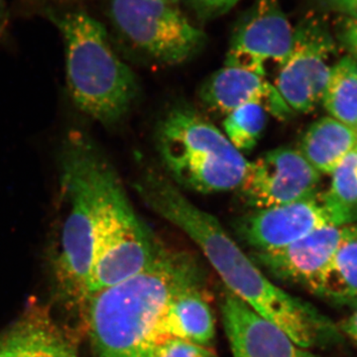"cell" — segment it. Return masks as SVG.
Here are the masks:
<instances>
[{"mask_svg":"<svg viewBox=\"0 0 357 357\" xmlns=\"http://www.w3.org/2000/svg\"><path fill=\"white\" fill-rule=\"evenodd\" d=\"M201 278L198 272L173 294L162 319L160 337L210 347L215 335V321Z\"/></svg>","mask_w":357,"mask_h":357,"instance_id":"16","label":"cell"},{"mask_svg":"<svg viewBox=\"0 0 357 357\" xmlns=\"http://www.w3.org/2000/svg\"><path fill=\"white\" fill-rule=\"evenodd\" d=\"M151 357H215L210 347L175 337L160 338Z\"/></svg>","mask_w":357,"mask_h":357,"instance_id":"22","label":"cell"},{"mask_svg":"<svg viewBox=\"0 0 357 357\" xmlns=\"http://www.w3.org/2000/svg\"><path fill=\"white\" fill-rule=\"evenodd\" d=\"M319 13H335L340 18L356 21L357 0H312Z\"/></svg>","mask_w":357,"mask_h":357,"instance_id":"24","label":"cell"},{"mask_svg":"<svg viewBox=\"0 0 357 357\" xmlns=\"http://www.w3.org/2000/svg\"><path fill=\"white\" fill-rule=\"evenodd\" d=\"M356 146V131L328 116L321 117L307 128L299 151L318 172L328 174Z\"/></svg>","mask_w":357,"mask_h":357,"instance_id":"17","label":"cell"},{"mask_svg":"<svg viewBox=\"0 0 357 357\" xmlns=\"http://www.w3.org/2000/svg\"><path fill=\"white\" fill-rule=\"evenodd\" d=\"M202 102L215 112L229 114L249 103L261 105L267 114L286 121L294 112L274 84L255 73L225 67L211 74L199 89Z\"/></svg>","mask_w":357,"mask_h":357,"instance_id":"14","label":"cell"},{"mask_svg":"<svg viewBox=\"0 0 357 357\" xmlns=\"http://www.w3.org/2000/svg\"><path fill=\"white\" fill-rule=\"evenodd\" d=\"M0 357H79L76 338L48 310L33 306L0 333Z\"/></svg>","mask_w":357,"mask_h":357,"instance_id":"15","label":"cell"},{"mask_svg":"<svg viewBox=\"0 0 357 357\" xmlns=\"http://www.w3.org/2000/svg\"><path fill=\"white\" fill-rule=\"evenodd\" d=\"M199 270L191 256L160 243L144 271L93 294L82 314L93 357H151L169 301Z\"/></svg>","mask_w":357,"mask_h":357,"instance_id":"2","label":"cell"},{"mask_svg":"<svg viewBox=\"0 0 357 357\" xmlns=\"http://www.w3.org/2000/svg\"><path fill=\"white\" fill-rule=\"evenodd\" d=\"M338 38L349 48L352 57L357 60V22L340 18V27H338Z\"/></svg>","mask_w":357,"mask_h":357,"instance_id":"25","label":"cell"},{"mask_svg":"<svg viewBox=\"0 0 357 357\" xmlns=\"http://www.w3.org/2000/svg\"><path fill=\"white\" fill-rule=\"evenodd\" d=\"M335 50L333 33L319 14H307L294 27L292 49L273 83L294 114H309L323 100Z\"/></svg>","mask_w":357,"mask_h":357,"instance_id":"8","label":"cell"},{"mask_svg":"<svg viewBox=\"0 0 357 357\" xmlns=\"http://www.w3.org/2000/svg\"><path fill=\"white\" fill-rule=\"evenodd\" d=\"M328 192L319 197L335 227L357 223V146L333 171Z\"/></svg>","mask_w":357,"mask_h":357,"instance_id":"18","label":"cell"},{"mask_svg":"<svg viewBox=\"0 0 357 357\" xmlns=\"http://www.w3.org/2000/svg\"><path fill=\"white\" fill-rule=\"evenodd\" d=\"M357 238V223L321 227L286 248L251 252L253 261L279 280L319 295L321 282L338 249Z\"/></svg>","mask_w":357,"mask_h":357,"instance_id":"11","label":"cell"},{"mask_svg":"<svg viewBox=\"0 0 357 357\" xmlns=\"http://www.w3.org/2000/svg\"><path fill=\"white\" fill-rule=\"evenodd\" d=\"M319 182L321 173L299 150L279 147L249 162L238 189L246 204L260 210L317 198Z\"/></svg>","mask_w":357,"mask_h":357,"instance_id":"10","label":"cell"},{"mask_svg":"<svg viewBox=\"0 0 357 357\" xmlns=\"http://www.w3.org/2000/svg\"><path fill=\"white\" fill-rule=\"evenodd\" d=\"M321 102L331 117L357 133L356 59L347 56L333 66Z\"/></svg>","mask_w":357,"mask_h":357,"instance_id":"19","label":"cell"},{"mask_svg":"<svg viewBox=\"0 0 357 357\" xmlns=\"http://www.w3.org/2000/svg\"><path fill=\"white\" fill-rule=\"evenodd\" d=\"M319 296L340 305H357V238L344 244L333 257Z\"/></svg>","mask_w":357,"mask_h":357,"instance_id":"20","label":"cell"},{"mask_svg":"<svg viewBox=\"0 0 357 357\" xmlns=\"http://www.w3.org/2000/svg\"><path fill=\"white\" fill-rule=\"evenodd\" d=\"M156 146L176 185L201 194L238 189L249 162L222 132L196 110L178 107L156 128Z\"/></svg>","mask_w":357,"mask_h":357,"instance_id":"5","label":"cell"},{"mask_svg":"<svg viewBox=\"0 0 357 357\" xmlns=\"http://www.w3.org/2000/svg\"><path fill=\"white\" fill-rule=\"evenodd\" d=\"M293 36L280 0H255L234 26L225 66L268 79L287 60Z\"/></svg>","mask_w":357,"mask_h":357,"instance_id":"9","label":"cell"},{"mask_svg":"<svg viewBox=\"0 0 357 357\" xmlns=\"http://www.w3.org/2000/svg\"><path fill=\"white\" fill-rule=\"evenodd\" d=\"M47 15L62 33L66 77L73 102L105 126L119 123L138 95L133 70L117 56L102 23L84 11Z\"/></svg>","mask_w":357,"mask_h":357,"instance_id":"4","label":"cell"},{"mask_svg":"<svg viewBox=\"0 0 357 357\" xmlns=\"http://www.w3.org/2000/svg\"><path fill=\"white\" fill-rule=\"evenodd\" d=\"M7 22H8V15H7L6 0H0V36L6 32Z\"/></svg>","mask_w":357,"mask_h":357,"instance_id":"27","label":"cell"},{"mask_svg":"<svg viewBox=\"0 0 357 357\" xmlns=\"http://www.w3.org/2000/svg\"><path fill=\"white\" fill-rule=\"evenodd\" d=\"M220 305L232 357H318L227 289Z\"/></svg>","mask_w":357,"mask_h":357,"instance_id":"13","label":"cell"},{"mask_svg":"<svg viewBox=\"0 0 357 357\" xmlns=\"http://www.w3.org/2000/svg\"><path fill=\"white\" fill-rule=\"evenodd\" d=\"M103 152L86 131L66 134L59 153L56 283L65 305L83 314L89 298L100 223L98 168Z\"/></svg>","mask_w":357,"mask_h":357,"instance_id":"3","label":"cell"},{"mask_svg":"<svg viewBox=\"0 0 357 357\" xmlns=\"http://www.w3.org/2000/svg\"><path fill=\"white\" fill-rule=\"evenodd\" d=\"M328 225L332 222L317 197L255 210L239 218L234 229L252 252H266L286 248Z\"/></svg>","mask_w":357,"mask_h":357,"instance_id":"12","label":"cell"},{"mask_svg":"<svg viewBox=\"0 0 357 357\" xmlns=\"http://www.w3.org/2000/svg\"><path fill=\"white\" fill-rule=\"evenodd\" d=\"M266 126V110L261 105L249 103L227 114L223 130L229 142L243 154L255 149Z\"/></svg>","mask_w":357,"mask_h":357,"instance_id":"21","label":"cell"},{"mask_svg":"<svg viewBox=\"0 0 357 357\" xmlns=\"http://www.w3.org/2000/svg\"><path fill=\"white\" fill-rule=\"evenodd\" d=\"M107 13L126 43L160 64H182L206 42L203 30L165 0H109Z\"/></svg>","mask_w":357,"mask_h":357,"instance_id":"7","label":"cell"},{"mask_svg":"<svg viewBox=\"0 0 357 357\" xmlns=\"http://www.w3.org/2000/svg\"><path fill=\"white\" fill-rule=\"evenodd\" d=\"M241 0H188V6L199 22L222 17L236 6Z\"/></svg>","mask_w":357,"mask_h":357,"instance_id":"23","label":"cell"},{"mask_svg":"<svg viewBox=\"0 0 357 357\" xmlns=\"http://www.w3.org/2000/svg\"><path fill=\"white\" fill-rule=\"evenodd\" d=\"M135 188L147 206L197 244L229 292L300 347L310 349L326 342L331 325L325 317L270 280L218 218L189 201L166 175L149 169Z\"/></svg>","mask_w":357,"mask_h":357,"instance_id":"1","label":"cell"},{"mask_svg":"<svg viewBox=\"0 0 357 357\" xmlns=\"http://www.w3.org/2000/svg\"><path fill=\"white\" fill-rule=\"evenodd\" d=\"M351 317L344 321V331L357 344V305Z\"/></svg>","mask_w":357,"mask_h":357,"instance_id":"26","label":"cell"},{"mask_svg":"<svg viewBox=\"0 0 357 357\" xmlns=\"http://www.w3.org/2000/svg\"><path fill=\"white\" fill-rule=\"evenodd\" d=\"M165 1L171 2V3L177 4V2L178 1V0H165Z\"/></svg>","mask_w":357,"mask_h":357,"instance_id":"28","label":"cell"},{"mask_svg":"<svg viewBox=\"0 0 357 357\" xmlns=\"http://www.w3.org/2000/svg\"><path fill=\"white\" fill-rule=\"evenodd\" d=\"M100 223L89 297L144 271L160 241L136 215L119 175L103 155L98 168Z\"/></svg>","mask_w":357,"mask_h":357,"instance_id":"6","label":"cell"}]
</instances>
